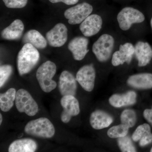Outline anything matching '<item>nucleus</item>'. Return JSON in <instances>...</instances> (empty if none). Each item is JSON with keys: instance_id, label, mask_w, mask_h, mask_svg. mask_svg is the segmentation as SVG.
Returning a JSON list of instances; mask_svg holds the SVG:
<instances>
[{"instance_id": "1", "label": "nucleus", "mask_w": 152, "mask_h": 152, "mask_svg": "<svg viewBox=\"0 0 152 152\" xmlns=\"http://www.w3.org/2000/svg\"><path fill=\"white\" fill-rule=\"evenodd\" d=\"M39 53L30 44H25L18 54L17 66L20 75L30 72L39 60Z\"/></svg>"}, {"instance_id": "2", "label": "nucleus", "mask_w": 152, "mask_h": 152, "mask_svg": "<svg viewBox=\"0 0 152 152\" xmlns=\"http://www.w3.org/2000/svg\"><path fill=\"white\" fill-rule=\"evenodd\" d=\"M54 63L48 61L43 63L37 70L36 77L42 90L50 93L57 87V83L53 80L56 72Z\"/></svg>"}, {"instance_id": "3", "label": "nucleus", "mask_w": 152, "mask_h": 152, "mask_svg": "<svg viewBox=\"0 0 152 152\" xmlns=\"http://www.w3.org/2000/svg\"><path fill=\"white\" fill-rule=\"evenodd\" d=\"M24 130L28 134L45 138H50L55 134L53 125L46 118L30 121L25 126Z\"/></svg>"}, {"instance_id": "4", "label": "nucleus", "mask_w": 152, "mask_h": 152, "mask_svg": "<svg viewBox=\"0 0 152 152\" xmlns=\"http://www.w3.org/2000/svg\"><path fill=\"white\" fill-rule=\"evenodd\" d=\"M115 40L112 36L104 34L101 36L94 44L92 51L96 58L101 62L108 61L111 56Z\"/></svg>"}, {"instance_id": "5", "label": "nucleus", "mask_w": 152, "mask_h": 152, "mask_svg": "<svg viewBox=\"0 0 152 152\" xmlns=\"http://www.w3.org/2000/svg\"><path fill=\"white\" fill-rule=\"evenodd\" d=\"M15 101L16 107L20 113H24L29 116H34L38 113L37 104L26 90L19 89L17 92Z\"/></svg>"}, {"instance_id": "6", "label": "nucleus", "mask_w": 152, "mask_h": 152, "mask_svg": "<svg viewBox=\"0 0 152 152\" xmlns=\"http://www.w3.org/2000/svg\"><path fill=\"white\" fill-rule=\"evenodd\" d=\"M145 20V16L142 13L130 7L124 8L117 16L119 26L123 31H127L133 24L141 23Z\"/></svg>"}, {"instance_id": "7", "label": "nucleus", "mask_w": 152, "mask_h": 152, "mask_svg": "<svg viewBox=\"0 0 152 152\" xmlns=\"http://www.w3.org/2000/svg\"><path fill=\"white\" fill-rule=\"evenodd\" d=\"M93 10V7L90 4L81 3L66 10L64 16L70 24H79L89 16Z\"/></svg>"}, {"instance_id": "8", "label": "nucleus", "mask_w": 152, "mask_h": 152, "mask_svg": "<svg viewBox=\"0 0 152 152\" xmlns=\"http://www.w3.org/2000/svg\"><path fill=\"white\" fill-rule=\"evenodd\" d=\"M61 104L63 108L61 114V120L63 123H69L72 117L77 115L80 113L79 103L75 96H63L61 100Z\"/></svg>"}, {"instance_id": "9", "label": "nucleus", "mask_w": 152, "mask_h": 152, "mask_svg": "<svg viewBox=\"0 0 152 152\" xmlns=\"http://www.w3.org/2000/svg\"><path fill=\"white\" fill-rule=\"evenodd\" d=\"M46 37L51 46L55 48L62 46L67 40V28L64 24H57L47 33Z\"/></svg>"}, {"instance_id": "10", "label": "nucleus", "mask_w": 152, "mask_h": 152, "mask_svg": "<svg viewBox=\"0 0 152 152\" xmlns=\"http://www.w3.org/2000/svg\"><path fill=\"white\" fill-rule=\"evenodd\" d=\"M96 78V71L91 65H85L81 68L76 75V80L82 88L88 92L94 89Z\"/></svg>"}, {"instance_id": "11", "label": "nucleus", "mask_w": 152, "mask_h": 152, "mask_svg": "<svg viewBox=\"0 0 152 152\" xmlns=\"http://www.w3.org/2000/svg\"><path fill=\"white\" fill-rule=\"evenodd\" d=\"M102 23V19L99 15H90L81 23L80 29L85 37H92L100 31Z\"/></svg>"}, {"instance_id": "12", "label": "nucleus", "mask_w": 152, "mask_h": 152, "mask_svg": "<svg viewBox=\"0 0 152 152\" xmlns=\"http://www.w3.org/2000/svg\"><path fill=\"white\" fill-rule=\"evenodd\" d=\"M135 47L130 43L120 45L119 50L115 52L112 56V64L115 66L124 63L130 64L134 54Z\"/></svg>"}, {"instance_id": "13", "label": "nucleus", "mask_w": 152, "mask_h": 152, "mask_svg": "<svg viewBox=\"0 0 152 152\" xmlns=\"http://www.w3.org/2000/svg\"><path fill=\"white\" fill-rule=\"evenodd\" d=\"M58 88L63 96H75L77 89V80L72 74L67 71H63L59 80Z\"/></svg>"}, {"instance_id": "14", "label": "nucleus", "mask_w": 152, "mask_h": 152, "mask_svg": "<svg viewBox=\"0 0 152 152\" xmlns=\"http://www.w3.org/2000/svg\"><path fill=\"white\" fill-rule=\"evenodd\" d=\"M88 43V39L83 37H76L69 42L68 49L72 52L74 59L80 61L84 58L89 52Z\"/></svg>"}, {"instance_id": "15", "label": "nucleus", "mask_w": 152, "mask_h": 152, "mask_svg": "<svg viewBox=\"0 0 152 152\" xmlns=\"http://www.w3.org/2000/svg\"><path fill=\"white\" fill-rule=\"evenodd\" d=\"M134 47V54L138 61V66H145L149 64L152 58V49L149 44L139 41Z\"/></svg>"}, {"instance_id": "16", "label": "nucleus", "mask_w": 152, "mask_h": 152, "mask_svg": "<svg viewBox=\"0 0 152 152\" xmlns=\"http://www.w3.org/2000/svg\"><path fill=\"white\" fill-rule=\"evenodd\" d=\"M113 122V118L103 111H95L92 113L90 116V124L95 129H102L108 127Z\"/></svg>"}, {"instance_id": "17", "label": "nucleus", "mask_w": 152, "mask_h": 152, "mask_svg": "<svg viewBox=\"0 0 152 152\" xmlns=\"http://www.w3.org/2000/svg\"><path fill=\"white\" fill-rule=\"evenodd\" d=\"M24 29V25L21 20L17 19L14 20L9 26L2 31V37L8 40H18L21 37Z\"/></svg>"}, {"instance_id": "18", "label": "nucleus", "mask_w": 152, "mask_h": 152, "mask_svg": "<svg viewBox=\"0 0 152 152\" xmlns=\"http://www.w3.org/2000/svg\"><path fill=\"white\" fill-rule=\"evenodd\" d=\"M127 83L130 86L136 88H152V74L145 73L133 75L129 78Z\"/></svg>"}, {"instance_id": "19", "label": "nucleus", "mask_w": 152, "mask_h": 152, "mask_svg": "<svg viewBox=\"0 0 152 152\" xmlns=\"http://www.w3.org/2000/svg\"><path fill=\"white\" fill-rule=\"evenodd\" d=\"M137 94L135 92L130 91L123 94H114L109 99V102L113 107L119 108L131 105L135 103Z\"/></svg>"}, {"instance_id": "20", "label": "nucleus", "mask_w": 152, "mask_h": 152, "mask_svg": "<svg viewBox=\"0 0 152 152\" xmlns=\"http://www.w3.org/2000/svg\"><path fill=\"white\" fill-rule=\"evenodd\" d=\"M37 148V143L31 139H20L14 141L9 146V152H34Z\"/></svg>"}, {"instance_id": "21", "label": "nucleus", "mask_w": 152, "mask_h": 152, "mask_svg": "<svg viewBox=\"0 0 152 152\" xmlns=\"http://www.w3.org/2000/svg\"><path fill=\"white\" fill-rule=\"evenodd\" d=\"M24 43L30 44L38 49H43L47 46L46 39L41 33L35 30H31L26 33L23 39Z\"/></svg>"}, {"instance_id": "22", "label": "nucleus", "mask_w": 152, "mask_h": 152, "mask_svg": "<svg viewBox=\"0 0 152 152\" xmlns=\"http://www.w3.org/2000/svg\"><path fill=\"white\" fill-rule=\"evenodd\" d=\"M16 91L14 88L8 90L5 93L0 94V108L3 112H8L14 105L15 100Z\"/></svg>"}, {"instance_id": "23", "label": "nucleus", "mask_w": 152, "mask_h": 152, "mask_svg": "<svg viewBox=\"0 0 152 152\" xmlns=\"http://www.w3.org/2000/svg\"><path fill=\"white\" fill-rule=\"evenodd\" d=\"M122 124L129 128H132L135 124L137 115L135 112L132 110H126L122 112L121 116Z\"/></svg>"}, {"instance_id": "24", "label": "nucleus", "mask_w": 152, "mask_h": 152, "mask_svg": "<svg viewBox=\"0 0 152 152\" xmlns=\"http://www.w3.org/2000/svg\"><path fill=\"white\" fill-rule=\"evenodd\" d=\"M129 129V128L127 126L121 124L110 128L107 134L111 138H119L127 135Z\"/></svg>"}, {"instance_id": "25", "label": "nucleus", "mask_w": 152, "mask_h": 152, "mask_svg": "<svg viewBox=\"0 0 152 152\" xmlns=\"http://www.w3.org/2000/svg\"><path fill=\"white\" fill-rule=\"evenodd\" d=\"M151 133V127L147 124L140 125L136 129L132 136V139L134 141H140L145 136Z\"/></svg>"}, {"instance_id": "26", "label": "nucleus", "mask_w": 152, "mask_h": 152, "mask_svg": "<svg viewBox=\"0 0 152 152\" xmlns=\"http://www.w3.org/2000/svg\"><path fill=\"white\" fill-rule=\"evenodd\" d=\"M118 145L121 151L124 152H136L135 148L133 145L131 139L126 136L119 138L118 140Z\"/></svg>"}, {"instance_id": "27", "label": "nucleus", "mask_w": 152, "mask_h": 152, "mask_svg": "<svg viewBox=\"0 0 152 152\" xmlns=\"http://www.w3.org/2000/svg\"><path fill=\"white\" fill-rule=\"evenodd\" d=\"M12 67L10 65H4L0 67V87L3 86L12 72Z\"/></svg>"}, {"instance_id": "28", "label": "nucleus", "mask_w": 152, "mask_h": 152, "mask_svg": "<svg viewBox=\"0 0 152 152\" xmlns=\"http://www.w3.org/2000/svg\"><path fill=\"white\" fill-rule=\"evenodd\" d=\"M6 7L11 9H21L27 4L28 0H3Z\"/></svg>"}, {"instance_id": "29", "label": "nucleus", "mask_w": 152, "mask_h": 152, "mask_svg": "<svg viewBox=\"0 0 152 152\" xmlns=\"http://www.w3.org/2000/svg\"><path fill=\"white\" fill-rule=\"evenodd\" d=\"M140 145L141 147H144L148 145L152 142V134L151 132L148 134L140 141Z\"/></svg>"}, {"instance_id": "30", "label": "nucleus", "mask_w": 152, "mask_h": 152, "mask_svg": "<svg viewBox=\"0 0 152 152\" xmlns=\"http://www.w3.org/2000/svg\"><path fill=\"white\" fill-rule=\"evenodd\" d=\"M50 2L55 4L62 2L67 5H72L78 2L79 0H49Z\"/></svg>"}, {"instance_id": "31", "label": "nucleus", "mask_w": 152, "mask_h": 152, "mask_svg": "<svg viewBox=\"0 0 152 152\" xmlns=\"http://www.w3.org/2000/svg\"><path fill=\"white\" fill-rule=\"evenodd\" d=\"M144 118L152 125V108L146 109L144 111Z\"/></svg>"}, {"instance_id": "32", "label": "nucleus", "mask_w": 152, "mask_h": 152, "mask_svg": "<svg viewBox=\"0 0 152 152\" xmlns=\"http://www.w3.org/2000/svg\"><path fill=\"white\" fill-rule=\"evenodd\" d=\"M2 116L1 114H0V124H1L2 122Z\"/></svg>"}, {"instance_id": "33", "label": "nucleus", "mask_w": 152, "mask_h": 152, "mask_svg": "<svg viewBox=\"0 0 152 152\" xmlns=\"http://www.w3.org/2000/svg\"><path fill=\"white\" fill-rule=\"evenodd\" d=\"M151 27L152 29V18H151Z\"/></svg>"}, {"instance_id": "34", "label": "nucleus", "mask_w": 152, "mask_h": 152, "mask_svg": "<svg viewBox=\"0 0 152 152\" xmlns=\"http://www.w3.org/2000/svg\"><path fill=\"white\" fill-rule=\"evenodd\" d=\"M151 152H152V148H151Z\"/></svg>"}]
</instances>
